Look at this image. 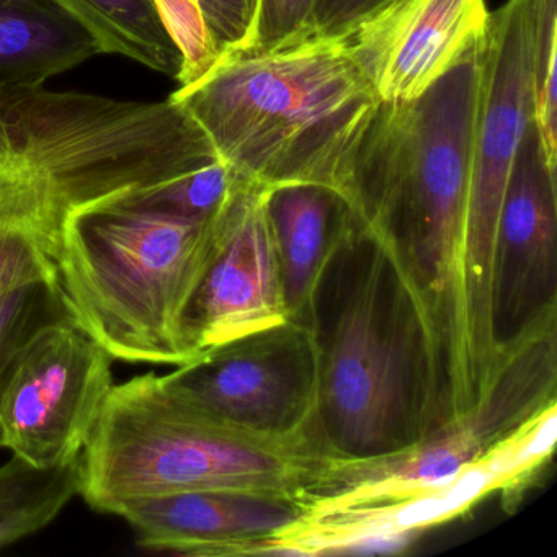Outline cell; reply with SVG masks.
Listing matches in <instances>:
<instances>
[{
    "label": "cell",
    "mask_w": 557,
    "mask_h": 557,
    "mask_svg": "<svg viewBox=\"0 0 557 557\" xmlns=\"http://www.w3.org/2000/svg\"><path fill=\"white\" fill-rule=\"evenodd\" d=\"M479 57L449 71L419 99L380 103L358 154L351 203L389 250L419 305L438 400L449 409L478 397L462 262Z\"/></svg>",
    "instance_id": "1"
},
{
    "label": "cell",
    "mask_w": 557,
    "mask_h": 557,
    "mask_svg": "<svg viewBox=\"0 0 557 557\" xmlns=\"http://www.w3.org/2000/svg\"><path fill=\"white\" fill-rule=\"evenodd\" d=\"M169 100L240 177L267 188L321 185L350 208L358 154L381 103L345 35L314 28L221 54Z\"/></svg>",
    "instance_id": "2"
},
{
    "label": "cell",
    "mask_w": 557,
    "mask_h": 557,
    "mask_svg": "<svg viewBox=\"0 0 557 557\" xmlns=\"http://www.w3.org/2000/svg\"><path fill=\"white\" fill-rule=\"evenodd\" d=\"M308 327L318 363L315 419L335 458L394 455L438 426L422 312L389 250L357 214L315 282Z\"/></svg>",
    "instance_id": "3"
},
{
    "label": "cell",
    "mask_w": 557,
    "mask_h": 557,
    "mask_svg": "<svg viewBox=\"0 0 557 557\" xmlns=\"http://www.w3.org/2000/svg\"><path fill=\"white\" fill-rule=\"evenodd\" d=\"M159 133L156 102L0 89V295L38 280L60 282L67 214L132 195Z\"/></svg>",
    "instance_id": "4"
},
{
    "label": "cell",
    "mask_w": 557,
    "mask_h": 557,
    "mask_svg": "<svg viewBox=\"0 0 557 557\" xmlns=\"http://www.w3.org/2000/svg\"><path fill=\"white\" fill-rule=\"evenodd\" d=\"M318 422L289 435L226 422L146 373L115 384L81 456V488L99 513L188 491H243L301 504L335 462Z\"/></svg>",
    "instance_id": "5"
},
{
    "label": "cell",
    "mask_w": 557,
    "mask_h": 557,
    "mask_svg": "<svg viewBox=\"0 0 557 557\" xmlns=\"http://www.w3.org/2000/svg\"><path fill=\"white\" fill-rule=\"evenodd\" d=\"M216 216L187 220L128 200L71 211L58 280L74 322L123 363L194 360L182 321L213 259Z\"/></svg>",
    "instance_id": "6"
},
{
    "label": "cell",
    "mask_w": 557,
    "mask_h": 557,
    "mask_svg": "<svg viewBox=\"0 0 557 557\" xmlns=\"http://www.w3.org/2000/svg\"><path fill=\"white\" fill-rule=\"evenodd\" d=\"M557 407V325L505 350L487 389L465 412L409 448L371 459H335L306 494V515L383 504L455 478L492 449Z\"/></svg>",
    "instance_id": "7"
},
{
    "label": "cell",
    "mask_w": 557,
    "mask_h": 557,
    "mask_svg": "<svg viewBox=\"0 0 557 557\" xmlns=\"http://www.w3.org/2000/svg\"><path fill=\"white\" fill-rule=\"evenodd\" d=\"M479 63L462 276L472 374L484 386L502 358L491 331L498 218L521 139L534 123V0H507L492 12Z\"/></svg>",
    "instance_id": "8"
},
{
    "label": "cell",
    "mask_w": 557,
    "mask_h": 557,
    "mask_svg": "<svg viewBox=\"0 0 557 557\" xmlns=\"http://www.w3.org/2000/svg\"><path fill=\"white\" fill-rule=\"evenodd\" d=\"M554 445L556 416L544 413L443 484L399 500L305 515L273 546L280 556L396 553L407 537L465 513L492 492L518 487L550 458Z\"/></svg>",
    "instance_id": "9"
},
{
    "label": "cell",
    "mask_w": 557,
    "mask_h": 557,
    "mask_svg": "<svg viewBox=\"0 0 557 557\" xmlns=\"http://www.w3.org/2000/svg\"><path fill=\"white\" fill-rule=\"evenodd\" d=\"M112 361L76 322L41 331L0 400V448L38 468L81 458L115 386Z\"/></svg>",
    "instance_id": "10"
},
{
    "label": "cell",
    "mask_w": 557,
    "mask_h": 557,
    "mask_svg": "<svg viewBox=\"0 0 557 557\" xmlns=\"http://www.w3.org/2000/svg\"><path fill=\"white\" fill-rule=\"evenodd\" d=\"M162 380L182 399L253 432L289 435L318 422L311 331L289 319L214 345Z\"/></svg>",
    "instance_id": "11"
},
{
    "label": "cell",
    "mask_w": 557,
    "mask_h": 557,
    "mask_svg": "<svg viewBox=\"0 0 557 557\" xmlns=\"http://www.w3.org/2000/svg\"><path fill=\"white\" fill-rule=\"evenodd\" d=\"M557 175L536 126L515 158L495 236L491 331L498 351L557 324Z\"/></svg>",
    "instance_id": "12"
},
{
    "label": "cell",
    "mask_w": 557,
    "mask_h": 557,
    "mask_svg": "<svg viewBox=\"0 0 557 557\" xmlns=\"http://www.w3.org/2000/svg\"><path fill=\"white\" fill-rule=\"evenodd\" d=\"M270 190L239 175L218 213L216 249L182 321L195 357L288 321L267 211Z\"/></svg>",
    "instance_id": "13"
},
{
    "label": "cell",
    "mask_w": 557,
    "mask_h": 557,
    "mask_svg": "<svg viewBox=\"0 0 557 557\" xmlns=\"http://www.w3.org/2000/svg\"><path fill=\"white\" fill-rule=\"evenodd\" d=\"M491 15L485 0H386L344 35L377 100L409 102L481 53Z\"/></svg>",
    "instance_id": "14"
},
{
    "label": "cell",
    "mask_w": 557,
    "mask_h": 557,
    "mask_svg": "<svg viewBox=\"0 0 557 557\" xmlns=\"http://www.w3.org/2000/svg\"><path fill=\"white\" fill-rule=\"evenodd\" d=\"M306 510L293 498L243 491H188L141 498L122 517L151 553L191 557L262 556Z\"/></svg>",
    "instance_id": "15"
},
{
    "label": "cell",
    "mask_w": 557,
    "mask_h": 557,
    "mask_svg": "<svg viewBox=\"0 0 557 557\" xmlns=\"http://www.w3.org/2000/svg\"><path fill=\"white\" fill-rule=\"evenodd\" d=\"M267 211L288 319L308 325L315 282L354 210L331 188L285 185L270 190Z\"/></svg>",
    "instance_id": "16"
},
{
    "label": "cell",
    "mask_w": 557,
    "mask_h": 557,
    "mask_svg": "<svg viewBox=\"0 0 557 557\" xmlns=\"http://www.w3.org/2000/svg\"><path fill=\"white\" fill-rule=\"evenodd\" d=\"M99 53L92 35L54 0H0V89L44 87Z\"/></svg>",
    "instance_id": "17"
},
{
    "label": "cell",
    "mask_w": 557,
    "mask_h": 557,
    "mask_svg": "<svg viewBox=\"0 0 557 557\" xmlns=\"http://www.w3.org/2000/svg\"><path fill=\"white\" fill-rule=\"evenodd\" d=\"M97 41L100 53L129 58L177 77L181 51L169 37L151 0H54Z\"/></svg>",
    "instance_id": "18"
},
{
    "label": "cell",
    "mask_w": 557,
    "mask_h": 557,
    "mask_svg": "<svg viewBox=\"0 0 557 557\" xmlns=\"http://www.w3.org/2000/svg\"><path fill=\"white\" fill-rule=\"evenodd\" d=\"M81 488V458L38 468L12 455L0 466V549L53 523Z\"/></svg>",
    "instance_id": "19"
},
{
    "label": "cell",
    "mask_w": 557,
    "mask_h": 557,
    "mask_svg": "<svg viewBox=\"0 0 557 557\" xmlns=\"http://www.w3.org/2000/svg\"><path fill=\"white\" fill-rule=\"evenodd\" d=\"M66 321L74 318L60 282L38 280L0 295V400L37 335Z\"/></svg>",
    "instance_id": "20"
},
{
    "label": "cell",
    "mask_w": 557,
    "mask_h": 557,
    "mask_svg": "<svg viewBox=\"0 0 557 557\" xmlns=\"http://www.w3.org/2000/svg\"><path fill=\"white\" fill-rule=\"evenodd\" d=\"M237 177L226 162L218 159L128 201L172 216L211 221L226 203Z\"/></svg>",
    "instance_id": "21"
},
{
    "label": "cell",
    "mask_w": 557,
    "mask_h": 557,
    "mask_svg": "<svg viewBox=\"0 0 557 557\" xmlns=\"http://www.w3.org/2000/svg\"><path fill=\"white\" fill-rule=\"evenodd\" d=\"M557 0H534V126L547 165L557 171Z\"/></svg>",
    "instance_id": "22"
},
{
    "label": "cell",
    "mask_w": 557,
    "mask_h": 557,
    "mask_svg": "<svg viewBox=\"0 0 557 557\" xmlns=\"http://www.w3.org/2000/svg\"><path fill=\"white\" fill-rule=\"evenodd\" d=\"M177 50L181 51L182 67L177 83L190 86L203 77L216 64L218 53L205 27L198 0H151Z\"/></svg>",
    "instance_id": "23"
},
{
    "label": "cell",
    "mask_w": 557,
    "mask_h": 557,
    "mask_svg": "<svg viewBox=\"0 0 557 557\" xmlns=\"http://www.w3.org/2000/svg\"><path fill=\"white\" fill-rule=\"evenodd\" d=\"M218 57L252 45L262 0H198Z\"/></svg>",
    "instance_id": "24"
},
{
    "label": "cell",
    "mask_w": 557,
    "mask_h": 557,
    "mask_svg": "<svg viewBox=\"0 0 557 557\" xmlns=\"http://www.w3.org/2000/svg\"><path fill=\"white\" fill-rule=\"evenodd\" d=\"M319 0H262L250 48L270 47L314 28Z\"/></svg>",
    "instance_id": "25"
},
{
    "label": "cell",
    "mask_w": 557,
    "mask_h": 557,
    "mask_svg": "<svg viewBox=\"0 0 557 557\" xmlns=\"http://www.w3.org/2000/svg\"><path fill=\"white\" fill-rule=\"evenodd\" d=\"M386 0H319L314 12V30L344 35L360 18L383 5Z\"/></svg>",
    "instance_id": "26"
}]
</instances>
